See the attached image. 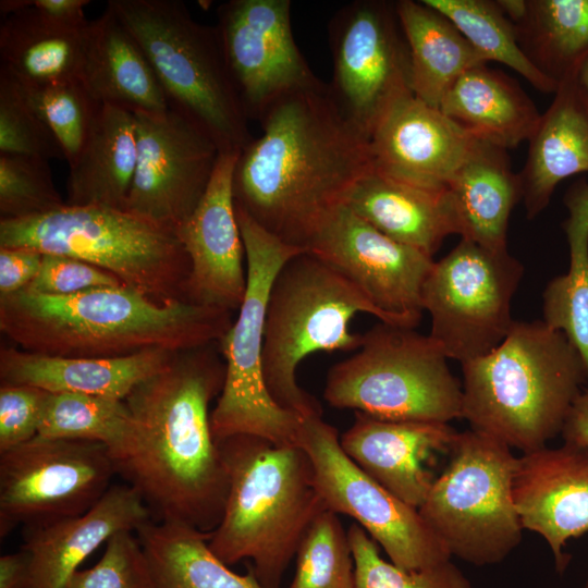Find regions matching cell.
<instances>
[{"label": "cell", "mask_w": 588, "mask_h": 588, "mask_svg": "<svg viewBox=\"0 0 588 588\" xmlns=\"http://www.w3.org/2000/svg\"><path fill=\"white\" fill-rule=\"evenodd\" d=\"M395 9L409 50L413 95L440 108L465 72L488 62L446 16L422 1L399 0Z\"/></svg>", "instance_id": "cell-32"}, {"label": "cell", "mask_w": 588, "mask_h": 588, "mask_svg": "<svg viewBox=\"0 0 588 588\" xmlns=\"http://www.w3.org/2000/svg\"><path fill=\"white\" fill-rule=\"evenodd\" d=\"M330 93L345 118L370 142L402 100L414 96L411 58L395 1L355 0L328 24Z\"/></svg>", "instance_id": "cell-13"}, {"label": "cell", "mask_w": 588, "mask_h": 588, "mask_svg": "<svg viewBox=\"0 0 588 588\" xmlns=\"http://www.w3.org/2000/svg\"><path fill=\"white\" fill-rule=\"evenodd\" d=\"M287 588H358L355 561L336 513L323 510L304 534Z\"/></svg>", "instance_id": "cell-38"}, {"label": "cell", "mask_w": 588, "mask_h": 588, "mask_svg": "<svg viewBox=\"0 0 588 588\" xmlns=\"http://www.w3.org/2000/svg\"><path fill=\"white\" fill-rule=\"evenodd\" d=\"M297 445L310 458L326 509L352 517L395 566L417 571L451 559L418 509L365 474L342 450L338 430L320 415L303 418Z\"/></svg>", "instance_id": "cell-14"}, {"label": "cell", "mask_w": 588, "mask_h": 588, "mask_svg": "<svg viewBox=\"0 0 588 588\" xmlns=\"http://www.w3.org/2000/svg\"><path fill=\"white\" fill-rule=\"evenodd\" d=\"M448 359L429 334L380 321L329 369L323 399L381 419L449 424L462 418L463 395Z\"/></svg>", "instance_id": "cell-9"}, {"label": "cell", "mask_w": 588, "mask_h": 588, "mask_svg": "<svg viewBox=\"0 0 588 588\" xmlns=\"http://www.w3.org/2000/svg\"><path fill=\"white\" fill-rule=\"evenodd\" d=\"M358 588H473L470 580L450 560L404 571L381 558L378 544L356 523L347 529Z\"/></svg>", "instance_id": "cell-40"}, {"label": "cell", "mask_w": 588, "mask_h": 588, "mask_svg": "<svg viewBox=\"0 0 588 588\" xmlns=\"http://www.w3.org/2000/svg\"><path fill=\"white\" fill-rule=\"evenodd\" d=\"M87 28L58 25L24 0L1 22L0 71L25 88L82 81Z\"/></svg>", "instance_id": "cell-29"}, {"label": "cell", "mask_w": 588, "mask_h": 588, "mask_svg": "<svg viewBox=\"0 0 588 588\" xmlns=\"http://www.w3.org/2000/svg\"><path fill=\"white\" fill-rule=\"evenodd\" d=\"M575 82L580 93L585 97L586 101L588 102V54L581 61L576 71Z\"/></svg>", "instance_id": "cell-50"}, {"label": "cell", "mask_w": 588, "mask_h": 588, "mask_svg": "<svg viewBox=\"0 0 588 588\" xmlns=\"http://www.w3.org/2000/svg\"><path fill=\"white\" fill-rule=\"evenodd\" d=\"M561 436L564 442L588 448V387L572 405Z\"/></svg>", "instance_id": "cell-48"}, {"label": "cell", "mask_w": 588, "mask_h": 588, "mask_svg": "<svg viewBox=\"0 0 588 588\" xmlns=\"http://www.w3.org/2000/svg\"><path fill=\"white\" fill-rule=\"evenodd\" d=\"M136 163L134 113L101 105L83 148L69 164L65 205L125 209Z\"/></svg>", "instance_id": "cell-31"}, {"label": "cell", "mask_w": 588, "mask_h": 588, "mask_svg": "<svg viewBox=\"0 0 588 588\" xmlns=\"http://www.w3.org/2000/svg\"><path fill=\"white\" fill-rule=\"evenodd\" d=\"M176 352L148 350L111 358L60 357L1 346V383L26 384L50 393L72 392L124 400L162 370Z\"/></svg>", "instance_id": "cell-24"}, {"label": "cell", "mask_w": 588, "mask_h": 588, "mask_svg": "<svg viewBox=\"0 0 588 588\" xmlns=\"http://www.w3.org/2000/svg\"><path fill=\"white\" fill-rule=\"evenodd\" d=\"M109 8L149 60L169 108L201 127L220 152L254 138L216 26L197 22L180 0H110Z\"/></svg>", "instance_id": "cell-8"}, {"label": "cell", "mask_w": 588, "mask_h": 588, "mask_svg": "<svg viewBox=\"0 0 588 588\" xmlns=\"http://www.w3.org/2000/svg\"><path fill=\"white\" fill-rule=\"evenodd\" d=\"M0 154L65 160L54 134L17 84L0 71Z\"/></svg>", "instance_id": "cell-42"}, {"label": "cell", "mask_w": 588, "mask_h": 588, "mask_svg": "<svg viewBox=\"0 0 588 588\" xmlns=\"http://www.w3.org/2000/svg\"><path fill=\"white\" fill-rule=\"evenodd\" d=\"M122 285L113 274L86 261L42 254L40 269L24 291L48 296H69L94 289Z\"/></svg>", "instance_id": "cell-44"}, {"label": "cell", "mask_w": 588, "mask_h": 588, "mask_svg": "<svg viewBox=\"0 0 588 588\" xmlns=\"http://www.w3.org/2000/svg\"><path fill=\"white\" fill-rule=\"evenodd\" d=\"M132 433L133 418L124 400L59 392L49 394L37 436L98 442L113 461Z\"/></svg>", "instance_id": "cell-36"}, {"label": "cell", "mask_w": 588, "mask_h": 588, "mask_svg": "<svg viewBox=\"0 0 588 588\" xmlns=\"http://www.w3.org/2000/svg\"><path fill=\"white\" fill-rule=\"evenodd\" d=\"M506 150L477 138L446 186L461 238L493 252L507 250L509 219L522 200Z\"/></svg>", "instance_id": "cell-28"}, {"label": "cell", "mask_w": 588, "mask_h": 588, "mask_svg": "<svg viewBox=\"0 0 588 588\" xmlns=\"http://www.w3.org/2000/svg\"><path fill=\"white\" fill-rule=\"evenodd\" d=\"M440 110L469 135L505 149L528 142L541 115L517 81L488 63L465 72Z\"/></svg>", "instance_id": "cell-30"}, {"label": "cell", "mask_w": 588, "mask_h": 588, "mask_svg": "<svg viewBox=\"0 0 588 588\" xmlns=\"http://www.w3.org/2000/svg\"><path fill=\"white\" fill-rule=\"evenodd\" d=\"M353 283L397 326L415 328L421 319V292L430 257L387 236L346 204L338 207L306 246Z\"/></svg>", "instance_id": "cell-18"}, {"label": "cell", "mask_w": 588, "mask_h": 588, "mask_svg": "<svg viewBox=\"0 0 588 588\" xmlns=\"http://www.w3.org/2000/svg\"><path fill=\"white\" fill-rule=\"evenodd\" d=\"M49 160L0 154V217L24 219L65 205L56 187Z\"/></svg>", "instance_id": "cell-41"}, {"label": "cell", "mask_w": 588, "mask_h": 588, "mask_svg": "<svg viewBox=\"0 0 588 588\" xmlns=\"http://www.w3.org/2000/svg\"><path fill=\"white\" fill-rule=\"evenodd\" d=\"M42 260L38 250L25 247H0V295L26 289L36 278Z\"/></svg>", "instance_id": "cell-46"}, {"label": "cell", "mask_w": 588, "mask_h": 588, "mask_svg": "<svg viewBox=\"0 0 588 588\" xmlns=\"http://www.w3.org/2000/svg\"><path fill=\"white\" fill-rule=\"evenodd\" d=\"M232 313L184 301L160 303L127 286L69 296L0 295V330L21 350L111 358L148 350L180 352L217 343Z\"/></svg>", "instance_id": "cell-3"}, {"label": "cell", "mask_w": 588, "mask_h": 588, "mask_svg": "<svg viewBox=\"0 0 588 588\" xmlns=\"http://www.w3.org/2000/svg\"><path fill=\"white\" fill-rule=\"evenodd\" d=\"M218 444L229 490L209 548L229 566L250 560L264 588H280L304 534L326 510L310 458L299 445H277L250 434Z\"/></svg>", "instance_id": "cell-4"}, {"label": "cell", "mask_w": 588, "mask_h": 588, "mask_svg": "<svg viewBox=\"0 0 588 588\" xmlns=\"http://www.w3.org/2000/svg\"><path fill=\"white\" fill-rule=\"evenodd\" d=\"M462 370V418L523 453L561 434L587 382L577 352L543 320L515 321L497 347Z\"/></svg>", "instance_id": "cell-5"}, {"label": "cell", "mask_w": 588, "mask_h": 588, "mask_svg": "<svg viewBox=\"0 0 588 588\" xmlns=\"http://www.w3.org/2000/svg\"><path fill=\"white\" fill-rule=\"evenodd\" d=\"M513 499L524 530L542 537L563 573L571 560L567 542L588 531V448L564 442L523 453Z\"/></svg>", "instance_id": "cell-20"}, {"label": "cell", "mask_w": 588, "mask_h": 588, "mask_svg": "<svg viewBox=\"0 0 588 588\" xmlns=\"http://www.w3.org/2000/svg\"><path fill=\"white\" fill-rule=\"evenodd\" d=\"M238 155L220 152L201 200L176 231L191 262L186 301L230 313L240 309L247 286L232 184Z\"/></svg>", "instance_id": "cell-19"}, {"label": "cell", "mask_w": 588, "mask_h": 588, "mask_svg": "<svg viewBox=\"0 0 588 588\" xmlns=\"http://www.w3.org/2000/svg\"><path fill=\"white\" fill-rule=\"evenodd\" d=\"M476 139L440 108L411 96L372 134L373 169L418 186L446 189Z\"/></svg>", "instance_id": "cell-21"}, {"label": "cell", "mask_w": 588, "mask_h": 588, "mask_svg": "<svg viewBox=\"0 0 588 588\" xmlns=\"http://www.w3.org/2000/svg\"><path fill=\"white\" fill-rule=\"evenodd\" d=\"M82 82L100 105L120 107L133 113L169 109L164 91L142 47L107 7L88 25Z\"/></svg>", "instance_id": "cell-27"}, {"label": "cell", "mask_w": 588, "mask_h": 588, "mask_svg": "<svg viewBox=\"0 0 588 588\" xmlns=\"http://www.w3.org/2000/svg\"><path fill=\"white\" fill-rule=\"evenodd\" d=\"M88 0H34L33 7L51 22L70 28L82 29L89 22L85 15Z\"/></svg>", "instance_id": "cell-47"}, {"label": "cell", "mask_w": 588, "mask_h": 588, "mask_svg": "<svg viewBox=\"0 0 588 588\" xmlns=\"http://www.w3.org/2000/svg\"><path fill=\"white\" fill-rule=\"evenodd\" d=\"M117 475L98 442L41 436L0 453V537L89 511Z\"/></svg>", "instance_id": "cell-15"}, {"label": "cell", "mask_w": 588, "mask_h": 588, "mask_svg": "<svg viewBox=\"0 0 588 588\" xmlns=\"http://www.w3.org/2000/svg\"><path fill=\"white\" fill-rule=\"evenodd\" d=\"M0 247H25L91 264L154 301H186L189 258L175 230L127 209L68 206L0 219Z\"/></svg>", "instance_id": "cell-7"}, {"label": "cell", "mask_w": 588, "mask_h": 588, "mask_svg": "<svg viewBox=\"0 0 588 588\" xmlns=\"http://www.w3.org/2000/svg\"><path fill=\"white\" fill-rule=\"evenodd\" d=\"M66 588H157L145 550L135 531L121 530L105 543L99 561L78 569Z\"/></svg>", "instance_id": "cell-43"}, {"label": "cell", "mask_w": 588, "mask_h": 588, "mask_svg": "<svg viewBox=\"0 0 588 588\" xmlns=\"http://www.w3.org/2000/svg\"><path fill=\"white\" fill-rule=\"evenodd\" d=\"M583 588H588V575H587V578L585 580V584H584V587Z\"/></svg>", "instance_id": "cell-51"}, {"label": "cell", "mask_w": 588, "mask_h": 588, "mask_svg": "<svg viewBox=\"0 0 588 588\" xmlns=\"http://www.w3.org/2000/svg\"><path fill=\"white\" fill-rule=\"evenodd\" d=\"M563 222L569 248L568 270L543 291V321L561 331L579 355L588 382V182H574L564 195Z\"/></svg>", "instance_id": "cell-35"}, {"label": "cell", "mask_w": 588, "mask_h": 588, "mask_svg": "<svg viewBox=\"0 0 588 588\" xmlns=\"http://www.w3.org/2000/svg\"><path fill=\"white\" fill-rule=\"evenodd\" d=\"M345 204L387 236L430 257L446 236L460 234L446 189L411 184L373 168Z\"/></svg>", "instance_id": "cell-26"}, {"label": "cell", "mask_w": 588, "mask_h": 588, "mask_svg": "<svg viewBox=\"0 0 588 588\" xmlns=\"http://www.w3.org/2000/svg\"><path fill=\"white\" fill-rule=\"evenodd\" d=\"M17 86L50 127L65 161L71 164L83 148L101 105L82 81L38 88Z\"/></svg>", "instance_id": "cell-39"}, {"label": "cell", "mask_w": 588, "mask_h": 588, "mask_svg": "<svg viewBox=\"0 0 588 588\" xmlns=\"http://www.w3.org/2000/svg\"><path fill=\"white\" fill-rule=\"evenodd\" d=\"M446 16L486 62L502 63L542 93L558 85L540 72L522 50L514 24L491 0H422Z\"/></svg>", "instance_id": "cell-37"}, {"label": "cell", "mask_w": 588, "mask_h": 588, "mask_svg": "<svg viewBox=\"0 0 588 588\" xmlns=\"http://www.w3.org/2000/svg\"><path fill=\"white\" fill-rule=\"evenodd\" d=\"M151 519L138 492L112 485L86 513L25 528L26 588H66L79 565L118 531H136Z\"/></svg>", "instance_id": "cell-22"}, {"label": "cell", "mask_w": 588, "mask_h": 588, "mask_svg": "<svg viewBox=\"0 0 588 588\" xmlns=\"http://www.w3.org/2000/svg\"><path fill=\"white\" fill-rule=\"evenodd\" d=\"M50 392L26 384L0 385V453L38 434Z\"/></svg>", "instance_id": "cell-45"}, {"label": "cell", "mask_w": 588, "mask_h": 588, "mask_svg": "<svg viewBox=\"0 0 588 588\" xmlns=\"http://www.w3.org/2000/svg\"><path fill=\"white\" fill-rule=\"evenodd\" d=\"M134 117L137 163L125 209L177 231L201 200L220 150L201 127L171 108Z\"/></svg>", "instance_id": "cell-17"}, {"label": "cell", "mask_w": 588, "mask_h": 588, "mask_svg": "<svg viewBox=\"0 0 588 588\" xmlns=\"http://www.w3.org/2000/svg\"><path fill=\"white\" fill-rule=\"evenodd\" d=\"M456 432L449 424L389 420L355 412L340 444L365 474L418 509L434 480L425 463L432 453L449 451Z\"/></svg>", "instance_id": "cell-23"}, {"label": "cell", "mask_w": 588, "mask_h": 588, "mask_svg": "<svg viewBox=\"0 0 588 588\" xmlns=\"http://www.w3.org/2000/svg\"><path fill=\"white\" fill-rule=\"evenodd\" d=\"M358 313L397 326L307 250L280 268L268 294L262 347L266 388L280 407L302 418L322 415L320 403L298 385L297 366L316 352L356 351L363 334L351 332L350 322Z\"/></svg>", "instance_id": "cell-6"}, {"label": "cell", "mask_w": 588, "mask_h": 588, "mask_svg": "<svg viewBox=\"0 0 588 588\" xmlns=\"http://www.w3.org/2000/svg\"><path fill=\"white\" fill-rule=\"evenodd\" d=\"M238 155L234 204L283 243L306 249L322 222L373 168L370 142L319 81L279 99Z\"/></svg>", "instance_id": "cell-2"}, {"label": "cell", "mask_w": 588, "mask_h": 588, "mask_svg": "<svg viewBox=\"0 0 588 588\" xmlns=\"http://www.w3.org/2000/svg\"><path fill=\"white\" fill-rule=\"evenodd\" d=\"M27 559L23 551L1 555L0 588H26Z\"/></svg>", "instance_id": "cell-49"}, {"label": "cell", "mask_w": 588, "mask_h": 588, "mask_svg": "<svg viewBox=\"0 0 588 588\" xmlns=\"http://www.w3.org/2000/svg\"><path fill=\"white\" fill-rule=\"evenodd\" d=\"M245 256L247 286L237 318L218 342L225 363L224 384L210 414L216 441L237 434L277 445H297L303 418L280 407L264 378L262 347L267 299L280 268L306 250L291 246L235 206Z\"/></svg>", "instance_id": "cell-11"}, {"label": "cell", "mask_w": 588, "mask_h": 588, "mask_svg": "<svg viewBox=\"0 0 588 588\" xmlns=\"http://www.w3.org/2000/svg\"><path fill=\"white\" fill-rule=\"evenodd\" d=\"M450 461L419 514L455 556L475 566L505 560L523 530L513 499L517 457L505 443L469 429L456 432Z\"/></svg>", "instance_id": "cell-10"}, {"label": "cell", "mask_w": 588, "mask_h": 588, "mask_svg": "<svg viewBox=\"0 0 588 588\" xmlns=\"http://www.w3.org/2000/svg\"><path fill=\"white\" fill-rule=\"evenodd\" d=\"M531 63L556 85L588 54V0H498Z\"/></svg>", "instance_id": "cell-33"}, {"label": "cell", "mask_w": 588, "mask_h": 588, "mask_svg": "<svg viewBox=\"0 0 588 588\" xmlns=\"http://www.w3.org/2000/svg\"><path fill=\"white\" fill-rule=\"evenodd\" d=\"M523 273V265L507 250L493 252L464 238L433 261L421 306L430 315L429 335L449 359L462 365L505 339L515 322L511 304Z\"/></svg>", "instance_id": "cell-12"}, {"label": "cell", "mask_w": 588, "mask_h": 588, "mask_svg": "<svg viewBox=\"0 0 588 588\" xmlns=\"http://www.w3.org/2000/svg\"><path fill=\"white\" fill-rule=\"evenodd\" d=\"M291 8L290 0H230L217 9L216 28L248 121L320 81L295 42Z\"/></svg>", "instance_id": "cell-16"}, {"label": "cell", "mask_w": 588, "mask_h": 588, "mask_svg": "<svg viewBox=\"0 0 588 588\" xmlns=\"http://www.w3.org/2000/svg\"><path fill=\"white\" fill-rule=\"evenodd\" d=\"M588 172V102L575 75L561 82L549 108L528 139L527 158L518 173L528 219L550 204L565 179Z\"/></svg>", "instance_id": "cell-25"}, {"label": "cell", "mask_w": 588, "mask_h": 588, "mask_svg": "<svg viewBox=\"0 0 588 588\" xmlns=\"http://www.w3.org/2000/svg\"><path fill=\"white\" fill-rule=\"evenodd\" d=\"M218 342L180 351L124 399L131 440L113 460L152 520L176 522L203 532L220 523L229 490L209 405L222 391L225 363Z\"/></svg>", "instance_id": "cell-1"}, {"label": "cell", "mask_w": 588, "mask_h": 588, "mask_svg": "<svg viewBox=\"0 0 588 588\" xmlns=\"http://www.w3.org/2000/svg\"><path fill=\"white\" fill-rule=\"evenodd\" d=\"M136 535L157 588H264L249 568L233 572L210 550V532L176 522L148 520Z\"/></svg>", "instance_id": "cell-34"}]
</instances>
